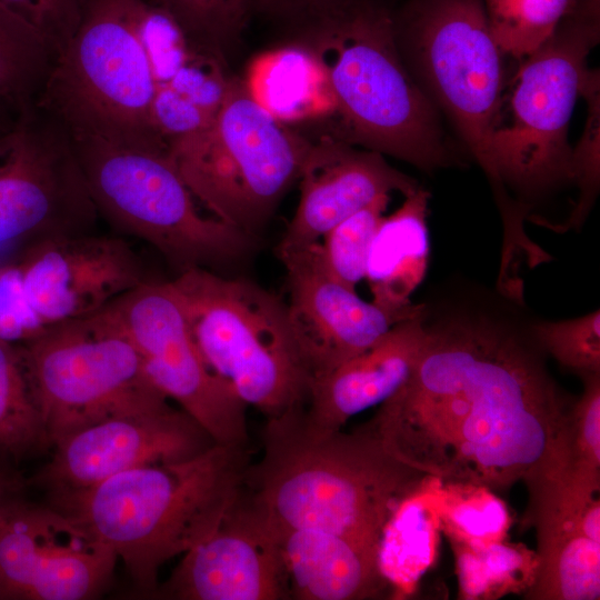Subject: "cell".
<instances>
[{
	"mask_svg": "<svg viewBox=\"0 0 600 600\" xmlns=\"http://www.w3.org/2000/svg\"><path fill=\"white\" fill-rule=\"evenodd\" d=\"M14 260L27 300L46 327L94 314L149 280L126 239L94 232L44 240Z\"/></svg>",
	"mask_w": 600,
	"mask_h": 600,
	"instance_id": "obj_19",
	"label": "cell"
},
{
	"mask_svg": "<svg viewBox=\"0 0 600 600\" xmlns=\"http://www.w3.org/2000/svg\"><path fill=\"white\" fill-rule=\"evenodd\" d=\"M578 0H483L491 34L504 56L517 60L539 48Z\"/></svg>",
	"mask_w": 600,
	"mask_h": 600,
	"instance_id": "obj_29",
	"label": "cell"
},
{
	"mask_svg": "<svg viewBox=\"0 0 600 600\" xmlns=\"http://www.w3.org/2000/svg\"><path fill=\"white\" fill-rule=\"evenodd\" d=\"M46 329L30 307L16 260L0 264V341L27 342Z\"/></svg>",
	"mask_w": 600,
	"mask_h": 600,
	"instance_id": "obj_37",
	"label": "cell"
},
{
	"mask_svg": "<svg viewBox=\"0 0 600 600\" xmlns=\"http://www.w3.org/2000/svg\"><path fill=\"white\" fill-rule=\"evenodd\" d=\"M170 284L206 364L247 406L267 419L304 409L310 377L286 302L252 281L200 267Z\"/></svg>",
	"mask_w": 600,
	"mask_h": 600,
	"instance_id": "obj_6",
	"label": "cell"
},
{
	"mask_svg": "<svg viewBox=\"0 0 600 600\" xmlns=\"http://www.w3.org/2000/svg\"><path fill=\"white\" fill-rule=\"evenodd\" d=\"M599 38L598 3L578 1L551 37L520 60L508 114L499 116L491 141L488 179L496 201L511 199L510 189L528 207L526 199L572 181L568 128Z\"/></svg>",
	"mask_w": 600,
	"mask_h": 600,
	"instance_id": "obj_7",
	"label": "cell"
},
{
	"mask_svg": "<svg viewBox=\"0 0 600 600\" xmlns=\"http://www.w3.org/2000/svg\"><path fill=\"white\" fill-rule=\"evenodd\" d=\"M303 410L267 419L262 458L247 470V490L273 524L381 549L390 521L431 478L389 453L367 423L349 433H314L303 426Z\"/></svg>",
	"mask_w": 600,
	"mask_h": 600,
	"instance_id": "obj_2",
	"label": "cell"
},
{
	"mask_svg": "<svg viewBox=\"0 0 600 600\" xmlns=\"http://www.w3.org/2000/svg\"><path fill=\"white\" fill-rule=\"evenodd\" d=\"M278 257L287 271L288 319L310 381L366 351L397 323L426 309L416 304L391 311L362 300L354 289L329 276L319 241Z\"/></svg>",
	"mask_w": 600,
	"mask_h": 600,
	"instance_id": "obj_17",
	"label": "cell"
},
{
	"mask_svg": "<svg viewBox=\"0 0 600 600\" xmlns=\"http://www.w3.org/2000/svg\"><path fill=\"white\" fill-rule=\"evenodd\" d=\"M246 84L256 100L282 123L310 118L327 111V107L336 111L320 63L294 41L258 62Z\"/></svg>",
	"mask_w": 600,
	"mask_h": 600,
	"instance_id": "obj_25",
	"label": "cell"
},
{
	"mask_svg": "<svg viewBox=\"0 0 600 600\" xmlns=\"http://www.w3.org/2000/svg\"><path fill=\"white\" fill-rule=\"evenodd\" d=\"M384 216L372 240L364 279L372 302L391 311L416 307L410 297L422 282L429 259V191L419 187Z\"/></svg>",
	"mask_w": 600,
	"mask_h": 600,
	"instance_id": "obj_23",
	"label": "cell"
},
{
	"mask_svg": "<svg viewBox=\"0 0 600 600\" xmlns=\"http://www.w3.org/2000/svg\"><path fill=\"white\" fill-rule=\"evenodd\" d=\"M437 497L439 519L451 542L487 547L504 540L509 514L493 491L472 484L443 483Z\"/></svg>",
	"mask_w": 600,
	"mask_h": 600,
	"instance_id": "obj_30",
	"label": "cell"
},
{
	"mask_svg": "<svg viewBox=\"0 0 600 600\" xmlns=\"http://www.w3.org/2000/svg\"><path fill=\"white\" fill-rule=\"evenodd\" d=\"M247 447L214 443L187 460L134 468L48 497L121 560L133 594L153 598L160 568L209 536L238 498Z\"/></svg>",
	"mask_w": 600,
	"mask_h": 600,
	"instance_id": "obj_4",
	"label": "cell"
},
{
	"mask_svg": "<svg viewBox=\"0 0 600 600\" xmlns=\"http://www.w3.org/2000/svg\"><path fill=\"white\" fill-rule=\"evenodd\" d=\"M320 1L322 0H254V10L291 20Z\"/></svg>",
	"mask_w": 600,
	"mask_h": 600,
	"instance_id": "obj_38",
	"label": "cell"
},
{
	"mask_svg": "<svg viewBox=\"0 0 600 600\" xmlns=\"http://www.w3.org/2000/svg\"><path fill=\"white\" fill-rule=\"evenodd\" d=\"M36 27L59 52L77 30L91 0H1Z\"/></svg>",
	"mask_w": 600,
	"mask_h": 600,
	"instance_id": "obj_36",
	"label": "cell"
},
{
	"mask_svg": "<svg viewBox=\"0 0 600 600\" xmlns=\"http://www.w3.org/2000/svg\"><path fill=\"white\" fill-rule=\"evenodd\" d=\"M426 309L397 323L366 351L312 379L302 412L314 433L341 430L354 414L390 398L409 378L428 338Z\"/></svg>",
	"mask_w": 600,
	"mask_h": 600,
	"instance_id": "obj_21",
	"label": "cell"
},
{
	"mask_svg": "<svg viewBox=\"0 0 600 600\" xmlns=\"http://www.w3.org/2000/svg\"><path fill=\"white\" fill-rule=\"evenodd\" d=\"M57 57L49 40L0 0V107L19 116L37 107Z\"/></svg>",
	"mask_w": 600,
	"mask_h": 600,
	"instance_id": "obj_26",
	"label": "cell"
},
{
	"mask_svg": "<svg viewBox=\"0 0 600 600\" xmlns=\"http://www.w3.org/2000/svg\"><path fill=\"white\" fill-rule=\"evenodd\" d=\"M427 329L409 378L367 423L389 453L493 492L562 463L567 406L531 332L482 312L427 313Z\"/></svg>",
	"mask_w": 600,
	"mask_h": 600,
	"instance_id": "obj_1",
	"label": "cell"
},
{
	"mask_svg": "<svg viewBox=\"0 0 600 600\" xmlns=\"http://www.w3.org/2000/svg\"><path fill=\"white\" fill-rule=\"evenodd\" d=\"M153 598L291 599L276 536L244 483L221 523L183 554Z\"/></svg>",
	"mask_w": 600,
	"mask_h": 600,
	"instance_id": "obj_18",
	"label": "cell"
},
{
	"mask_svg": "<svg viewBox=\"0 0 600 600\" xmlns=\"http://www.w3.org/2000/svg\"><path fill=\"white\" fill-rule=\"evenodd\" d=\"M148 0H91L59 52L38 106L74 138L166 150L152 122L154 82L142 32Z\"/></svg>",
	"mask_w": 600,
	"mask_h": 600,
	"instance_id": "obj_5",
	"label": "cell"
},
{
	"mask_svg": "<svg viewBox=\"0 0 600 600\" xmlns=\"http://www.w3.org/2000/svg\"><path fill=\"white\" fill-rule=\"evenodd\" d=\"M583 391L567 407L562 423L563 467L600 478V373L580 377Z\"/></svg>",
	"mask_w": 600,
	"mask_h": 600,
	"instance_id": "obj_33",
	"label": "cell"
},
{
	"mask_svg": "<svg viewBox=\"0 0 600 600\" xmlns=\"http://www.w3.org/2000/svg\"><path fill=\"white\" fill-rule=\"evenodd\" d=\"M310 143L231 77L213 121L170 141L167 152L198 202L256 237L299 179Z\"/></svg>",
	"mask_w": 600,
	"mask_h": 600,
	"instance_id": "obj_8",
	"label": "cell"
},
{
	"mask_svg": "<svg viewBox=\"0 0 600 600\" xmlns=\"http://www.w3.org/2000/svg\"><path fill=\"white\" fill-rule=\"evenodd\" d=\"M384 0H322L289 20L320 63L340 116L338 137L432 172L453 164L441 116L399 52Z\"/></svg>",
	"mask_w": 600,
	"mask_h": 600,
	"instance_id": "obj_3",
	"label": "cell"
},
{
	"mask_svg": "<svg viewBox=\"0 0 600 600\" xmlns=\"http://www.w3.org/2000/svg\"><path fill=\"white\" fill-rule=\"evenodd\" d=\"M49 449L21 346L0 341V456L21 459Z\"/></svg>",
	"mask_w": 600,
	"mask_h": 600,
	"instance_id": "obj_27",
	"label": "cell"
},
{
	"mask_svg": "<svg viewBox=\"0 0 600 600\" xmlns=\"http://www.w3.org/2000/svg\"><path fill=\"white\" fill-rule=\"evenodd\" d=\"M524 483L527 518L537 533L538 570L529 600H598L600 596V478L563 466Z\"/></svg>",
	"mask_w": 600,
	"mask_h": 600,
	"instance_id": "obj_16",
	"label": "cell"
},
{
	"mask_svg": "<svg viewBox=\"0 0 600 600\" xmlns=\"http://www.w3.org/2000/svg\"><path fill=\"white\" fill-rule=\"evenodd\" d=\"M71 138L99 217L149 243L178 273L238 261L254 247V237L200 212L166 150Z\"/></svg>",
	"mask_w": 600,
	"mask_h": 600,
	"instance_id": "obj_9",
	"label": "cell"
},
{
	"mask_svg": "<svg viewBox=\"0 0 600 600\" xmlns=\"http://www.w3.org/2000/svg\"><path fill=\"white\" fill-rule=\"evenodd\" d=\"M457 560L459 594L462 599H498L527 593L533 586L538 557L523 544L504 541L487 547L451 542Z\"/></svg>",
	"mask_w": 600,
	"mask_h": 600,
	"instance_id": "obj_28",
	"label": "cell"
},
{
	"mask_svg": "<svg viewBox=\"0 0 600 600\" xmlns=\"http://www.w3.org/2000/svg\"><path fill=\"white\" fill-rule=\"evenodd\" d=\"M99 218L69 131L34 107L0 139V264L44 240L94 232Z\"/></svg>",
	"mask_w": 600,
	"mask_h": 600,
	"instance_id": "obj_12",
	"label": "cell"
},
{
	"mask_svg": "<svg viewBox=\"0 0 600 600\" xmlns=\"http://www.w3.org/2000/svg\"><path fill=\"white\" fill-rule=\"evenodd\" d=\"M20 346L50 449L99 420L167 398L147 380L136 348L103 309L48 326Z\"/></svg>",
	"mask_w": 600,
	"mask_h": 600,
	"instance_id": "obj_11",
	"label": "cell"
},
{
	"mask_svg": "<svg viewBox=\"0 0 600 600\" xmlns=\"http://www.w3.org/2000/svg\"><path fill=\"white\" fill-rule=\"evenodd\" d=\"M103 310L127 334L157 390L216 443L247 447V404L206 364L170 281L149 279Z\"/></svg>",
	"mask_w": 600,
	"mask_h": 600,
	"instance_id": "obj_13",
	"label": "cell"
},
{
	"mask_svg": "<svg viewBox=\"0 0 600 600\" xmlns=\"http://www.w3.org/2000/svg\"><path fill=\"white\" fill-rule=\"evenodd\" d=\"M0 456V503L10 493L20 490L21 482L2 466Z\"/></svg>",
	"mask_w": 600,
	"mask_h": 600,
	"instance_id": "obj_39",
	"label": "cell"
},
{
	"mask_svg": "<svg viewBox=\"0 0 600 600\" xmlns=\"http://www.w3.org/2000/svg\"><path fill=\"white\" fill-rule=\"evenodd\" d=\"M389 201L390 194L379 196L331 228L319 241L323 268L348 288L356 290L366 277L370 247Z\"/></svg>",
	"mask_w": 600,
	"mask_h": 600,
	"instance_id": "obj_32",
	"label": "cell"
},
{
	"mask_svg": "<svg viewBox=\"0 0 600 600\" xmlns=\"http://www.w3.org/2000/svg\"><path fill=\"white\" fill-rule=\"evenodd\" d=\"M214 443L189 413L161 398L62 438L27 483L48 497L70 493L134 468L190 459Z\"/></svg>",
	"mask_w": 600,
	"mask_h": 600,
	"instance_id": "obj_15",
	"label": "cell"
},
{
	"mask_svg": "<svg viewBox=\"0 0 600 600\" xmlns=\"http://www.w3.org/2000/svg\"><path fill=\"white\" fill-rule=\"evenodd\" d=\"M537 344L579 377L600 373V311L560 321H539L530 328Z\"/></svg>",
	"mask_w": 600,
	"mask_h": 600,
	"instance_id": "obj_34",
	"label": "cell"
},
{
	"mask_svg": "<svg viewBox=\"0 0 600 600\" xmlns=\"http://www.w3.org/2000/svg\"><path fill=\"white\" fill-rule=\"evenodd\" d=\"M118 559L73 518L23 499L0 503V600H88L110 584Z\"/></svg>",
	"mask_w": 600,
	"mask_h": 600,
	"instance_id": "obj_14",
	"label": "cell"
},
{
	"mask_svg": "<svg viewBox=\"0 0 600 600\" xmlns=\"http://www.w3.org/2000/svg\"><path fill=\"white\" fill-rule=\"evenodd\" d=\"M269 523L291 599L361 600L379 596L387 588L380 547L330 531Z\"/></svg>",
	"mask_w": 600,
	"mask_h": 600,
	"instance_id": "obj_22",
	"label": "cell"
},
{
	"mask_svg": "<svg viewBox=\"0 0 600 600\" xmlns=\"http://www.w3.org/2000/svg\"><path fill=\"white\" fill-rule=\"evenodd\" d=\"M393 27L410 74L488 177L504 93V54L491 34L483 0H409L394 9Z\"/></svg>",
	"mask_w": 600,
	"mask_h": 600,
	"instance_id": "obj_10",
	"label": "cell"
},
{
	"mask_svg": "<svg viewBox=\"0 0 600 600\" xmlns=\"http://www.w3.org/2000/svg\"><path fill=\"white\" fill-rule=\"evenodd\" d=\"M21 118V117H20ZM9 111L0 109V139L14 127L20 119Z\"/></svg>",
	"mask_w": 600,
	"mask_h": 600,
	"instance_id": "obj_40",
	"label": "cell"
},
{
	"mask_svg": "<svg viewBox=\"0 0 600 600\" xmlns=\"http://www.w3.org/2000/svg\"><path fill=\"white\" fill-rule=\"evenodd\" d=\"M224 68L219 58L193 44L177 68L153 80L152 122L167 146L213 121L230 83Z\"/></svg>",
	"mask_w": 600,
	"mask_h": 600,
	"instance_id": "obj_24",
	"label": "cell"
},
{
	"mask_svg": "<svg viewBox=\"0 0 600 600\" xmlns=\"http://www.w3.org/2000/svg\"><path fill=\"white\" fill-rule=\"evenodd\" d=\"M166 10L188 39L227 63L236 49L254 0H151Z\"/></svg>",
	"mask_w": 600,
	"mask_h": 600,
	"instance_id": "obj_31",
	"label": "cell"
},
{
	"mask_svg": "<svg viewBox=\"0 0 600 600\" xmlns=\"http://www.w3.org/2000/svg\"><path fill=\"white\" fill-rule=\"evenodd\" d=\"M599 71L590 69L581 97L587 101V121L583 133L571 153L572 181L580 189L579 201L563 224H544L558 231L579 228L590 211L599 190L600 178V86Z\"/></svg>",
	"mask_w": 600,
	"mask_h": 600,
	"instance_id": "obj_35",
	"label": "cell"
},
{
	"mask_svg": "<svg viewBox=\"0 0 600 600\" xmlns=\"http://www.w3.org/2000/svg\"><path fill=\"white\" fill-rule=\"evenodd\" d=\"M300 198L277 252L306 248L381 194L404 197L418 182L391 167L384 156L338 136L311 141L299 179Z\"/></svg>",
	"mask_w": 600,
	"mask_h": 600,
	"instance_id": "obj_20",
	"label": "cell"
}]
</instances>
